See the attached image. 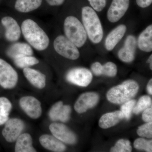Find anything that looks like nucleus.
I'll return each mask as SVG.
<instances>
[{
    "label": "nucleus",
    "instance_id": "nucleus-1",
    "mask_svg": "<svg viewBox=\"0 0 152 152\" xmlns=\"http://www.w3.org/2000/svg\"><path fill=\"white\" fill-rule=\"evenodd\" d=\"M19 21L22 37L34 50L42 53L50 49L51 39L46 31L34 19L25 17Z\"/></svg>",
    "mask_w": 152,
    "mask_h": 152
},
{
    "label": "nucleus",
    "instance_id": "nucleus-2",
    "mask_svg": "<svg viewBox=\"0 0 152 152\" xmlns=\"http://www.w3.org/2000/svg\"><path fill=\"white\" fill-rule=\"evenodd\" d=\"M81 18L90 40L94 44L101 42L103 38V28L96 12L91 7L85 6L82 9Z\"/></svg>",
    "mask_w": 152,
    "mask_h": 152
},
{
    "label": "nucleus",
    "instance_id": "nucleus-3",
    "mask_svg": "<svg viewBox=\"0 0 152 152\" xmlns=\"http://www.w3.org/2000/svg\"><path fill=\"white\" fill-rule=\"evenodd\" d=\"M63 29L64 35L79 49L84 46L86 42L88 36L84 27L75 15L69 14L65 17Z\"/></svg>",
    "mask_w": 152,
    "mask_h": 152
},
{
    "label": "nucleus",
    "instance_id": "nucleus-4",
    "mask_svg": "<svg viewBox=\"0 0 152 152\" xmlns=\"http://www.w3.org/2000/svg\"><path fill=\"white\" fill-rule=\"evenodd\" d=\"M139 89V86L137 82L128 80L109 90L107 93V98L112 103L124 104L132 99L137 94Z\"/></svg>",
    "mask_w": 152,
    "mask_h": 152
},
{
    "label": "nucleus",
    "instance_id": "nucleus-5",
    "mask_svg": "<svg viewBox=\"0 0 152 152\" xmlns=\"http://www.w3.org/2000/svg\"><path fill=\"white\" fill-rule=\"evenodd\" d=\"M50 49L61 56L72 61L78 59L80 55L78 48L62 34L51 39Z\"/></svg>",
    "mask_w": 152,
    "mask_h": 152
},
{
    "label": "nucleus",
    "instance_id": "nucleus-6",
    "mask_svg": "<svg viewBox=\"0 0 152 152\" xmlns=\"http://www.w3.org/2000/svg\"><path fill=\"white\" fill-rule=\"evenodd\" d=\"M18 81V75L12 66L0 58V86L5 89L13 88Z\"/></svg>",
    "mask_w": 152,
    "mask_h": 152
},
{
    "label": "nucleus",
    "instance_id": "nucleus-7",
    "mask_svg": "<svg viewBox=\"0 0 152 152\" xmlns=\"http://www.w3.org/2000/svg\"><path fill=\"white\" fill-rule=\"evenodd\" d=\"M5 29V38L10 43L20 41L22 37L21 28L18 19L12 16H6L1 20Z\"/></svg>",
    "mask_w": 152,
    "mask_h": 152
},
{
    "label": "nucleus",
    "instance_id": "nucleus-8",
    "mask_svg": "<svg viewBox=\"0 0 152 152\" xmlns=\"http://www.w3.org/2000/svg\"><path fill=\"white\" fill-rule=\"evenodd\" d=\"M68 82L80 87H87L93 80L91 72L83 67H76L69 70L66 76Z\"/></svg>",
    "mask_w": 152,
    "mask_h": 152
},
{
    "label": "nucleus",
    "instance_id": "nucleus-9",
    "mask_svg": "<svg viewBox=\"0 0 152 152\" xmlns=\"http://www.w3.org/2000/svg\"><path fill=\"white\" fill-rule=\"evenodd\" d=\"M2 134L6 140L9 142H13L21 134L25 128V124L22 120L18 118H12L5 123Z\"/></svg>",
    "mask_w": 152,
    "mask_h": 152
},
{
    "label": "nucleus",
    "instance_id": "nucleus-10",
    "mask_svg": "<svg viewBox=\"0 0 152 152\" xmlns=\"http://www.w3.org/2000/svg\"><path fill=\"white\" fill-rule=\"evenodd\" d=\"M49 129L53 136L61 141L71 145L76 143L77 141L75 134L64 124L52 123L49 126Z\"/></svg>",
    "mask_w": 152,
    "mask_h": 152
},
{
    "label": "nucleus",
    "instance_id": "nucleus-11",
    "mask_svg": "<svg viewBox=\"0 0 152 152\" xmlns=\"http://www.w3.org/2000/svg\"><path fill=\"white\" fill-rule=\"evenodd\" d=\"M20 107L30 118L37 119L41 116L42 108L40 102L32 96L21 98L19 102Z\"/></svg>",
    "mask_w": 152,
    "mask_h": 152
},
{
    "label": "nucleus",
    "instance_id": "nucleus-12",
    "mask_svg": "<svg viewBox=\"0 0 152 152\" xmlns=\"http://www.w3.org/2000/svg\"><path fill=\"white\" fill-rule=\"evenodd\" d=\"M130 0H113L107 12L108 20L112 23L119 21L128 11Z\"/></svg>",
    "mask_w": 152,
    "mask_h": 152
},
{
    "label": "nucleus",
    "instance_id": "nucleus-13",
    "mask_svg": "<svg viewBox=\"0 0 152 152\" xmlns=\"http://www.w3.org/2000/svg\"><path fill=\"white\" fill-rule=\"evenodd\" d=\"M99 99L97 93L90 92L82 94L76 101L74 108L78 113H83L88 109L92 108L97 104Z\"/></svg>",
    "mask_w": 152,
    "mask_h": 152
},
{
    "label": "nucleus",
    "instance_id": "nucleus-14",
    "mask_svg": "<svg viewBox=\"0 0 152 152\" xmlns=\"http://www.w3.org/2000/svg\"><path fill=\"white\" fill-rule=\"evenodd\" d=\"M6 54L13 60L24 56H32L34 50L26 42L18 41L10 43L6 50Z\"/></svg>",
    "mask_w": 152,
    "mask_h": 152
},
{
    "label": "nucleus",
    "instance_id": "nucleus-15",
    "mask_svg": "<svg viewBox=\"0 0 152 152\" xmlns=\"http://www.w3.org/2000/svg\"><path fill=\"white\" fill-rule=\"evenodd\" d=\"M43 2V0H15L14 9L19 15H28L39 10Z\"/></svg>",
    "mask_w": 152,
    "mask_h": 152
},
{
    "label": "nucleus",
    "instance_id": "nucleus-16",
    "mask_svg": "<svg viewBox=\"0 0 152 152\" xmlns=\"http://www.w3.org/2000/svg\"><path fill=\"white\" fill-rule=\"evenodd\" d=\"M127 31V27L125 25H119L112 30L105 41V47L109 51L113 50L116 46L124 37Z\"/></svg>",
    "mask_w": 152,
    "mask_h": 152
},
{
    "label": "nucleus",
    "instance_id": "nucleus-17",
    "mask_svg": "<svg viewBox=\"0 0 152 152\" xmlns=\"http://www.w3.org/2000/svg\"><path fill=\"white\" fill-rule=\"evenodd\" d=\"M23 73L28 81L34 86L42 89L46 86V77L40 71L31 67L23 69Z\"/></svg>",
    "mask_w": 152,
    "mask_h": 152
},
{
    "label": "nucleus",
    "instance_id": "nucleus-18",
    "mask_svg": "<svg viewBox=\"0 0 152 152\" xmlns=\"http://www.w3.org/2000/svg\"><path fill=\"white\" fill-rule=\"evenodd\" d=\"M39 140L44 148L52 151L62 152L66 149V146L53 136L43 134L40 137Z\"/></svg>",
    "mask_w": 152,
    "mask_h": 152
},
{
    "label": "nucleus",
    "instance_id": "nucleus-19",
    "mask_svg": "<svg viewBox=\"0 0 152 152\" xmlns=\"http://www.w3.org/2000/svg\"><path fill=\"white\" fill-rule=\"evenodd\" d=\"M140 50L146 53L152 51V25H149L141 33L137 41Z\"/></svg>",
    "mask_w": 152,
    "mask_h": 152
},
{
    "label": "nucleus",
    "instance_id": "nucleus-20",
    "mask_svg": "<svg viewBox=\"0 0 152 152\" xmlns=\"http://www.w3.org/2000/svg\"><path fill=\"white\" fill-rule=\"evenodd\" d=\"M124 118L121 111H116L104 114L99 121V125L103 129H107L115 126Z\"/></svg>",
    "mask_w": 152,
    "mask_h": 152
},
{
    "label": "nucleus",
    "instance_id": "nucleus-21",
    "mask_svg": "<svg viewBox=\"0 0 152 152\" xmlns=\"http://www.w3.org/2000/svg\"><path fill=\"white\" fill-rule=\"evenodd\" d=\"M15 145L16 152H36L35 149L32 145L31 136L28 133L20 135L17 139Z\"/></svg>",
    "mask_w": 152,
    "mask_h": 152
},
{
    "label": "nucleus",
    "instance_id": "nucleus-22",
    "mask_svg": "<svg viewBox=\"0 0 152 152\" xmlns=\"http://www.w3.org/2000/svg\"><path fill=\"white\" fill-rule=\"evenodd\" d=\"M14 64L17 67L23 69L27 67H31L37 65L39 63V61L34 55L24 56L13 60Z\"/></svg>",
    "mask_w": 152,
    "mask_h": 152
},
{
    "label": "nucleus",
    "instance_id": "nucleus-23",
    "mask_svg": "<svg viewBox=\"0 0 152 152\" xmlns=\"http://www.w3.org/2000/svg\"><path fill=\"white\" fill-rule=\"evenodd\" d=\"M151 106V99L148 96H142L139 99V101L134 107L133 113L137 115Z\"/></svg>",
    "mask_w": 152,
    "mask_h": 152
},
{
    "label": "nucleus",
    "instance_id": "nucleus-24",
    "mask_svg": "<svg viewBox=\"0 0 152 152\" xmlns=\"http://www.w3.org/2000/svg\"><path fill=\"white\" fill-rule=\"evenodd\" d=\"M132 151L130 142L125 139H120L118 140L110 150L112 152H131Z\"/></svg>",
    "mask_w": 152,
    "mask_h": 152
},
{
    "label": "nucleus",
    "instance_id": "nucleus-25",
    "mask_svg": "<svg viewBox=\"0 0 152 152\" xmlns=\"http://www.w3.org/2000/svg\"><path fill=\"white\" fill-rule=\"evenodd\" d=\"M135 52L124 46L121 48L118 52L119 58L125 63H131L134 59Z\"/></svg>",
    "mask_w": 152,
    "mask_h": 152
},
{
    "label": "nucleus",
    "instance_id": "nucleus-26",
    "mask_svg": "<svg viewBox=\"0 0 152 152\" xmlns=\"http://www.w3.org/2000/svg\"><path fill=\"white\" fill-rule=\"evenodd\" d=\"M134 147L138 150H144L146 152H152V141L147 140L140 138L136 139L134 142Z\"/></svg>",
    "mask_w": 152,
    "mask_h": 152
},
{
    "label": "nucleus",
    "instance_id": "nucleus-27",
    "mask_svg": "<svg viewBox=\"0 0 152 152\" xmlns=\"http://www.w3.org/2000/svg\"><path fill=\"white\" fill-rule=\"evenodd\" d=\"M136 104L135 100L131 99L123 104L121 107V111L124 115V118L128 120L130 119L132 112Z\"/></svg>",
    "mask_w": 152,
    "mask_h": 152
},
{
    "label": "nucleus",
    "instance_id": "nucleus-28",
    "mask_svg": "<svg viewBox=\"0 0 152 152\" xmlns=\"http://www.w3.org/2000/svg\"><path fill=\"white\" fill-rule=\"evenodd\" d=\"M63 105L64 104L63 102L60 101L57 102L52 106L49 113V117L52 121H58L59 117Z\"/></svg>",
    "mask_w": 152,
    "mask_h": 152
},
{
    "label": "nucleus",
    "instance_id": "nucleus-29",
    "mask_svg": "<svg viewBox=\"0 0 152 152\" xmlns=\"http://www.w3.org/2000/svg\"><path fill=\"white\" fill-rule=\"evenodd\" d=\"M137 134L139 136L148 138L152 137V122L147 123L139 127L137 130Z\"/></svg>",
    "mask_w": 152,
    "mask_h": 152
},
{
    "label": "nucleus",
    "instance_id": "nucleus-30",
    "mask_svg": "<svg viewBox=\"0 0 152 152\" xmlns=\"http://www.w3.org/2000/svg\"><path fill=\"white\" fill-rule=\"evenodd\" d=\"M102 66V75L112 77L116 75L118 69L115 64L112 62H108Z\"/></svg>",
    "mask_w": 152,
    "mask_h": 152
},
{
    "label": "nucleus",
    "instance_id": "nucleus-31",
    "mask_svg": "<svg viewBox=\"0 0 152 152\" xmlns=\"http://www.w3.org/2000/svg\"><path fill=\"white\" fill-rule=\"evenodd\" d=\"M90 5L96 12H102L105 7L107 0H88Z\"/></svg>",
    "mask_w": 152,
    "mask_h": 152
},
{
    "label": "nucleus",
    "instance_id": "nucleus-32",
    "mask_svg": "<svg viewBox=\"0 0 152 152\" xmlns=\"http://www.w3.org/2000/svg\"><path fill=\"white\" fill-rule=\"evenodd\" d=\"M71 110L72 109L70 106L68 105H64L59 117L58 121H61L63 123L67 122L69 120Z\"/></svg>",
    "mask_w": 152,
    "mask_h": 152
},
{
    "label": "nucleus",
    "instance_id": "nucleus-33",
    "mask_svg": "<svg viewBox=\"0 0 152 152\" xmlns=\"http://www.w3.org/2000/svg\"><path fill=\"white\" fill-rule=\"evenodd\" d=\"M124 46L135 52L137 47V40L135 37L132 35L128 36L125 40Z\"/></svg>",
    "mask_w": 152,
    "mask_h": 152
},
{
    "label": "nucleus",
    "instance_id": "nucleus-34",
    "mask_svg": "<svg viewBox=\"0 0 152 152\" xmlns=\"http://www.w3.org/2000/svg\"><path fill=\"white\" fill-rule=\"evenodd\" d=\"M91 69L95 75L99 76L102 75L103 66L100 63H94L91 66Z\"/></svg>",
    "mask_w": 152,
    "mask_h": 152
},
{
    "label": "nucleus",
    "instance_id": "nucleus-35",
    "mask_svg": "<svg viewBox=\"0 0 152 152\" xmlns=\"http://www.w3.org/2000/svg\"><path fill=\"white\" fill-rule=\"evenodd\" d=\"M142 118L145 122L148 123L152 121V108L151 107L148 108L144 110Z\"/></svg>",
    "mask_w": 152,
    "mask_h": 152
},
{
    "label": "nucleus",
    "instance_id": "nucleus-36",
    "mask_svg": "<svg viewBox=\"0 0 152 152\" xmlns=\"http://www.w3.org/2000/svg\"><path fill=\"white\" fill-rule=\"evenodd\" d=\"M10 113L0 107V125L4 124L9 120Z\"/></svg>",
    "mask_w": 152,
    "mask_h": 152
},
{
    "label": "nucleus",
    "instance_id": "nucleus-37",
    "mask_svg": "<svg viewBox=\"0 0 152 152\" xmlns=\"http://www.w3.org/2000/svg\"><path fill=\"white\" fill-rule=\"evenodd\" d=\"M49 7L52 8L58 7L64 4L66 0H45Z\"/></svg>",
    "mask_w": 152,
    "mask_h": 152
},
{
    "label": "nucleus",
    "instance_id": "nucleus-38",
    "mask_svg": "<svg viewBox=\"0 0 152 152\" xmlns=\"http://www.w3.org/2000/svg\"><path fill=\"white\" fill-rule=\"evenodd\" d=\"M152 3V0H136L137 5L142 8L149 7Z\"/></svg>",
    "mask_w": 152,
    "mask_h": 152
},
{
    "label": "nucleus",
    "instance_id": "nucleus-39",
    "mask_svg": "<svg viewBox=\"0 0 152 152\" xmlns=\"http://www.w3.org/2000/svg\"><path fill=\"white\" fill-rule=\"evenodd\" d=\"M147 91L150 95L152 94V80L151 79L147 85Z\"/></svg>",
    "mask_w": 152,
    "mask_h": 152
},
{
    "label": "nucleus",
    "instance_id": "nucleus-40",
    "mask_svg": "<svg viewBox=\"0 0 152 152\" xmlns=\"http://www.w3.org/2000/svg\"><path fill=\"white\" fill-rule=\"evenodd\" d=\"M147 62L149 64L150 68L151 70H152V55H151L149 57L148 59L147 60Z\"/></svg>",
    "mask_w": 152,
    "mask_h": 152
}]
</instances>
